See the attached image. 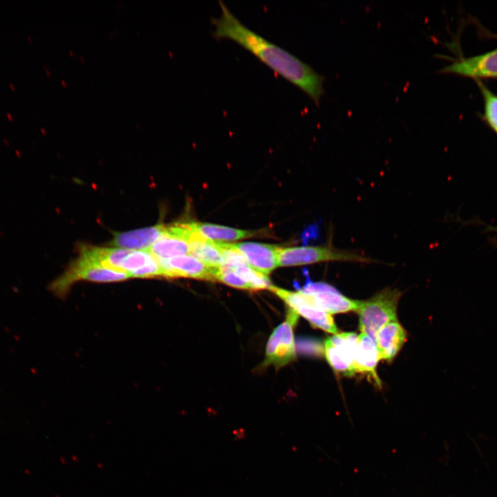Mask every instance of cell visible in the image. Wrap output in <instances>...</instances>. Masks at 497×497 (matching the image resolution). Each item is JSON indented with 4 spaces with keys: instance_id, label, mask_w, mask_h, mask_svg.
Returning a JSON list of instances; mask_svg holds the SVG:
<instances>
[{
    "instance_id": "cell-1",
    "label": "cell",
    "mask_w": 497,
    "mask_h": 497,
    "mask_svg": "<svg viewBox=\"0 0 497 497\" xmlns=\"http://www.w3.org/2000/svg\"><path fill=\"white\" fill-rule=\"evenodd\" d=\"M220 15L213 19V36L230 39L252 52L277 74L300 88L319 106L324 94V77L301 59L267 41L244 25L220 1Z\"/></svg>"
},
{
    "instance_id": "cell-2",
    "label": "cell",
    "mask_w": 497,
    "mask_h": 497,
    "mask_svg": "<svg viewBox=\"0 0 497 497\" xmlns=\"http://www.w3.org/2000/svg\"><path fill=\"white\" fill-rule=\"evenodd\" d=\"M131 278L124 271L106 268L81 255L49 286V289L59 298H64L72 286L79 281L115 282Z\"/></svg>"
},
{
    "instance_id": "cell-3",
    "label": "cell",
    "mask_w": 497,
    "mask_h": 497,
    "mask_svg": "<svg viewBox=\"0 0 497 497\" xmlns=\"http://www.w3.org/2000/svg\"><path fill=\"white\" fill-rule=\"evenodd\" d=\"M401 293L385 289L366 301L358 309L359 327L376 344L379 330L385 324L397 321V306Z\"/></svg>"
},
{
    "instance_id": "cell-4",
    "label": "cell",
    "mask_w": 497,
    "mask_h": 497,
    "mask_svg": "<svg viewBox=\"0 0 497 497\" xmlns=\"http://www.w3.org/2000/svg\"><path fill=\"white\" fill-rule=\"evenodd\" d=\"M278 266L305 265L322 262H370L371 259L353 252L331 246H298L277 250Z\"/></svg>"
},
{
    "instance_id": "cell-5",
    "label": "cell",
    "mask_w": 497,
    "mask_h": 497,
    "mask_svg": "<svg viewBox=\"0 0 497 497\" xmlns=\"http://www.w3.org/2000/svg\"><path fill=\"white\" fill-rule=\"evenodd\" d=\"M298 320V314L289 308L285 321L274 329L268 340L264 365L280 367L295 358L293 327Z\"/></svg>"
},
{
    "instance_id": "cell-6",
    "label": "cell",
    "mask_w": 497,
    "mask_h": 497,
    "mask_svg": "<svg viewBox=\"0 0 497 497\" xmlns=\"http://www.w3.org/2000/svg\"><path fill=\"white\" fill-rule=\"evenodd\" d=\"M269 289L287 304L290 309L308 320L311 326L338 334V328L331 314L317 307L308 295L300 291L293 292L273 286Z\"/></svg>"
},
{
    "instance_id": "cell-7",
    "label": "cell",
    "mask_w": 497,
    "mask_h": 497,
    "mask_svg": "<svg viewBox=\"0 0 497 497\" xmlns=\"http://www.w3.org/2000/svg\"><path fill=\"white\" fill-rule=\"evenodd\" d=\"M308 295L313 304L329 314L358 311L362 301L349 299L342 295L334 287L309 280L299 290Z\"/></svg>"
},
{
    "instance_id": "cell-8",
    "label": "cell",
    "mask_w": 497,
    "mask_h": 497,
    "mask_svg": "<svg viewBox=\"0 0 497 497\" xmlns=\"http://www.w3.org/2000/svg\"><path fill=\"white\" fill-rule=\"evenodd\" d=\"M358 336L355 333H341L324 341L327 360L335 371L348 376L355 373L353 362Z\"/></svg>"
},
{
    "instance_id": "cell-9",
    "label": "cell",
    "mask_w": 497,
    "mask_h": 497,
    "mask_svg": "<svg viewBox=\"0 0 497 497\" xmlns=\"http://www.w3.org/2000/svg\"><path fill=\"white\" fill-rule=\"evenodd\" d=\"M157 260L160 265L164 277H187L215 281L212 269L190 255Z\"/></svg>"
},
{
    "instance_id": "cell-10",
    "label": "cell",
    "mask_w": 497,
    "mask_h": 497,
    "mask_svg": "<svg viewBox=\"0 0 497 497\" xmlns=\"http://www.w3.org/2000/svg\"><path fill=\"white\" fill-rule=\"evenodd\" d=\"M441 72L471 78L497 77V48L454 61L444 67Z\"/></svg>"
},
{
    "instance_id": "cell-11",
    "label": "cell",
    "mask_w": 497,
    "mask_h": 497,
    "mask_svg": "<svg viewBox=\"0 0 497 497\" xmlns=\"http://www.w3.org/2000/svg\"><path fill=\"white\" fill-rule=\"evenodd\" d=\"M233 245L245 257L248 264L258 272L268 275L278 266L277 246L256 242Z\"/></svg>"
},
{
    "instance_id": "cell-12",
    "label": "cell",
    "mask_w": 497,
    "mask_h": 497,
    "mask_svg": "<svg viewBox=\"0 0 497 497\" xmlns=\"http://www.w3.org/2000/svg\"><path fill=\"white\" fill-rule=\"evenodd\" d=\"M166 225L157 224L124 233H115L110 245L120 248L148 250L165 233Z\"/></svg>"
},
{
    "instance_id": "cell-13",
    "label": "cell",
    "mask_w": 497,
    "mask_h": 497,
    "mask_svg": "<svg viewBox=\"0 0 497 497\" xmlns=\"http://www.w3.org/2000/svg\"><path fill=\"white\" fill-rule=\"evenodd\" d=\"M379 354L376 342L367 334L362 333L358 336L353 367L355 373L367 374L380 387V380L376 373Z\"/></svg>"
},
{
    "instance_id": "cell-14",
    "label": "cell",
    "mask_w": 497,
    "mask_h": 497,
    "mask_svg": "<svg viewBox=\"0 0 497 497\" xmlns=\"http://www.w3.org/2000/svg\"><path fill=\"white\" fill-rule=\"evenodd\" d=\"M407 339V333L397 321L383 326L376 337L379 358L391 361L402 348Z\"/></svg>"
},
{
    "instance_id": "cell-15",
    "label": "cell",
    "mask_w": 497,
    "mask_h": 497,
    "mask_svg": "<svg viewBox=\"0 0 497 497\" xmlns=\"http://www.w3.org/2000/svg\"><path fill=\"white\" fill-rule=\"evenodd\" d=\"M193 231L206 240L221 242L235 241L256 235L259 231L240 230L228 226L202 222H190Z\"/></svg>"
},
{
    "instance_id": "cell-16",
    "label": "cell",
    "mask_w": 497,
    "mask_h": 497,
    "mask_svg": "<svg viewBox=\"0 0 497 497\" xmlns=\"http://www.w3.org/2000/svg\"><path fill=\"white\" fill-rule=\"evenodd\" d=\"M133 251L120 248L81 245L79 248V255L106 268L120 271L122 260Z\"/></svg>"
},
{
    "instance_id": "cell-17",
    "label": "cell",
    "mask_w": 497,
    "mask_h": 497,
    "mask_svg": "<svg viewBox=\"0 0 497 497\" xmlns=\"http://www.w3.org/2000/svg\"><path fill=\"white\" fill-rule=\"evenodd\" d=\"M189 255L211 269L220 268L222 264L221 250L217 242L206 240L196 234L189 242Z\"/></svg>"
},
{
    "instance_id": "cell-18",
    "label": "cell",
    "mask_w": 497,
    "mask_h": 497,
    "mask_svg": "<svg viewBox=\"0 0 497 497\" xmlns=\"http://www.w3.org/2000/svg\"><path fill=\"white\" fill-rule=\"evenodd\" d=\"M148 251L157 259H168L190 253L189 242L164 234Z\"/></svg>"
},
{
    "instance_id": "cell-19",
    "label": "cell",
    "mask_w": 497,
    "mask_h": 497,
    "mask_svg": "<svg viewBox=\"0 0 497 497\" xmlns=\"http://www.w3.org/2000/svg\"><path fill=\"white\" fill-rule=\"evenodd\" d=\"M231 270L248 283L254 291L269 289L272 286L270 280L266 275L257 271L248 264L238 265Z\"/></svg>"
},
{
    "instance_id": "cell-20",
    "label": "cell",
    "mask_w": 497,
    "mask_h": 497,
    "mask_svg": "<svg viewBox=\"0 0 497 497\" xmlns=\"http://www.w3.org/2000/svg\"><path fill=\"white\" fill-rule=\"evenodd\" d=\"M155 257L148 251H133L121 262L120 271L131 274L150 263Z\"/></svg>"
},
{
    "instance_id": "cell-21",
    "label": "cell",
    "mask_w": 497,
    "mask_h": 497,
    "mask_svg": "<svg viewBox=\"0 0 497 497\" xmlns=\"http://www.w3.org/2000/svg\"><path fill=\"white\" fill-rule=\"evenodd\" d=\"M212 273L215 281H220L231 287L253 291L248 283L229 269L223 267L212 269Z\"/></svg>"
},
{
    "instance_id": "cell-22",
    "label": "cell",
    "mask_w": 497,
    "mask_h": 497,
    "mask_svg": "<svg viewBox=\"0 0 497 497\" xmlns=\"http://www.w3.org/2000/svg\"><path fill=\"white\" fill-rule=\"evenodd\" d=\"M485 101V117L489 126L497 133V95L485 86L479 84Z\"/></svg>"
}]
</instances>
